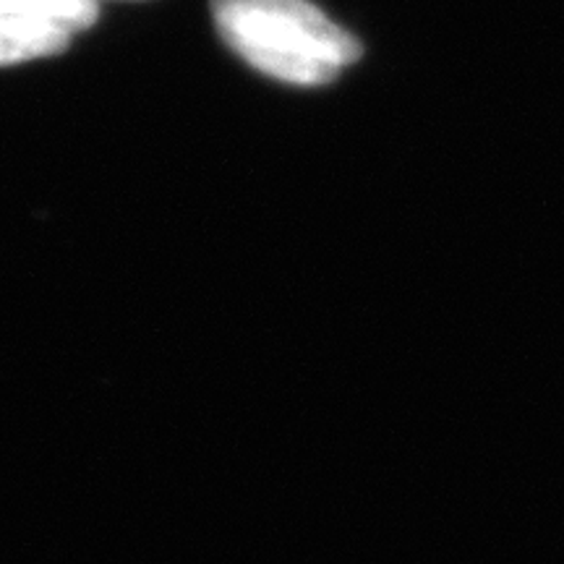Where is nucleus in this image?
<instances>
[{"instance_id":"obj_4","label":"nucleus","mask_w":564,"mask_h":564,"mask_svg":"<svg viewBox=\"0 0 564 564\" xmlns=\"http://www.w3.org/2000/svg\"><path fill=\"white\" fill-rule=\"evenodd\" d=\"M91 3H97V0H91Z\"/></svg>"},{"instance_id":"obj_2","label":"nucleus","mask_w":564,"mask_h":564,"mask_svg":"<svg viewBox=\"0 0 564 564\" xmlns=\"http://www.w3.org/2000/svg\"><path fill=\"white\" fill-rule=\"evenodd\" d=\"M68 47V32L45 21L0 19V66L45 55H58Z\"/></svg>"},{"instance_id":"obj_1","label":"nucleus","mask_w":564,"mask_h":564,"mask_svg":"<svg viewBox=\"0 0 564 564\" xmlns=\"http://www.w3.org/2000/svg\"><path fill=\"white\" fill-rule=\"evenodd\" d=\"M225 45L274 79L319 87L361 58V42L308 0H212Z\"/></svg>"},{"instance_id":"obj_3","label":"nucleus","mask_w":564,"mask_h":564,"mask_svg":"<svg viewBox=\"0 0 564 564\" xmlns=\"http://www.w3.org/2000/svg\"><path fill=\"white\" fill-rule=\"evenodd\" d=\"M0 19L45 21L74 34L95 24L97 3L91 0H0Z\"/></svg>"}]
</instances>
